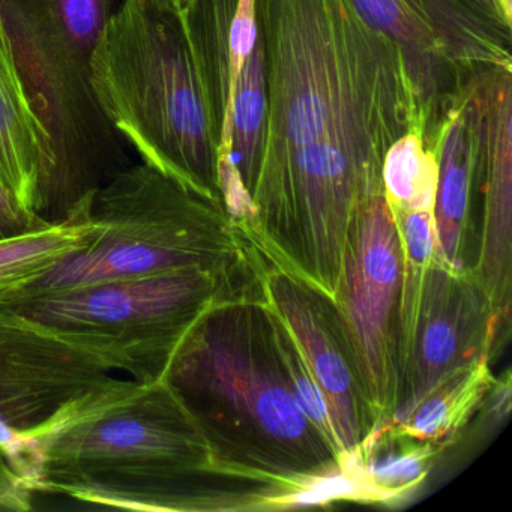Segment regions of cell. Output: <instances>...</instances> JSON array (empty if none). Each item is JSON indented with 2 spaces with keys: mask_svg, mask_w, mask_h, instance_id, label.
Segmentation results:
<instances>
[{
  "mask_svg": "<svg viewBox=\"0 0 512 512\" xmlns=\"http://www.w3.org/2000/svg\"><path fill=\"white\" fill-rule=\"evenodd\" d=\"M266 130L248 230L283 268L334 295L353 221L383 194L400 137L418 134L400 50L349 0H256Z\"/></svg>",
  "mask_w": 512,
  "mask_h": 512,
  "instance_id": "obj_1",
  "label": "cell"
},
{
  "mask_svg": "<svg viewBox=\"0 0 512 512\" xmlns=\"http://www.w3.org/2000/svg\"><path fill=\"white\" fill-rule=\"evenodd\" d=\"M163 382L211 449L215 469L310 506L320 482L341 473L337 446L293 397L278 358L263 287L212 304L179 344Z\"/></svg>",
  "mask_w": 512,
  "mask_h": 512,
  "instance_id": "obj_2",
  "label": "cell"
},
{
  "mask_svg": "<svg viewBox=\"0 0 512 512\" xmlns=\"http://www.w3.org/2000/svg\"><path fill=\"white\" fill-rule=\"evenodd\" d=\"M34 491L130 511H271L278 499L215 469L163 380H118L86 401L41 445Z\"/></svg>",
  "mask_w": 512,
  "mask_h": 512,
  "instance_id": "obj_3",
  "label": "cell"
},
{
  "mask_svg": "<svg viewBox=\"0 0 512 512\" xmlns=\"http://www.w3.org/2000/svg\"><path fill=\"white\" fill-rule=\"evenodd\" d=\"M91 82L143 163L221 203L217 143L179 2L119 0L92 53Z\"/></svg>",
  "mask_w": 512,
  "mask_h": 512,
  "instance_id": "obj_4",
  "label": "cell"
},
{
  "mask_svg": "<svg viewBox=\"0 0 512 512\" xmlns=\"http://www.w3.org/2000/svg\"><path fill=\"white\" fill-rule=\"evenodd\" d=\"M119 0H0L14 59L52 145L55 169L41 220L79 217L98 188L130 166L101 112L91 59Z\"/></svg>",
  "mask_w": 512,
  "mask_h": 512,
  "instance_id": "obj_5",
  "label": "cell"
},
{
  "mask_svg": "<svg viewBox=\"0 0 512 512\" xmlns=\"http://www.w3.org/2000/svg\"><path fill=\"white\" fill-rule=\"evenodd\" d=\"M88 218L94 226L89 241L14 298L191 269L224 274L253 256L250 236L235 227L221 203L146 163L125 167L98 188Z\"/></svg>",
  "mask_w": 512,
  "mask_h": 512,
  "instance_id": "obj_6",
  "label": "cell"
},
{
  "mask_svg": "<svg viewBox=\"0 0 512 512\" xmlns=\"http://www.w3.org/2000/svg\"><path fill=\"white\" fill-rule=\"evenodd\" d=\"M257 287L254 247L250 262L224 274L191 269L76 284L10 299L0 310L26 317L110 371L148 385L163 380L179 344L212 304Z\"/></svg>",
  "mask_w": 512,
  "mask_h": 512,
  "instance_id": "obj_7",
  "label": "cell"
},
{
  "mask_svg": "<svg viewBox=\"0 0 512 512\" xmlns=\"http://www.w3.org/2000/svg\"><path fill=\"white\" fill-rule=\"evenodd\" d=\"M503 316L472 271L436 259L406 263L392 353V403L401 424L419 401L457 371L491 358Z\"/></svg>",
  "mask_w": 512,
  "mask_h": 512,
  "instance_id": "obj_8",
  "label": "cell"
},
{
  "mask_svg": "<svg viewBox=\"0 0 512 512\" xmlns=\"http://www.w3.org/2000/svg\"><path fill=\"white\" fill-rule=\"evenodd\" d=\"M118 380L49 329L0 310V449L32 491L44 440Z\"/></svg>",
  "mask_w": 512,
  "mask_h": 512,
  "instance_id": "obj_9",
  "label": "cell"
},
{
  "mask_svg": "<svg viewBox=\"0 0 512 512\" xmlns=\"http://www.w3.org/2000/svg\"><path fill=\"white\" fill-rule=\"evenodd\" d=\"M404 272L397 221L380 194L350 227L332 295L377 421L391 412L392 353Z\"/></svg>",
  "mask_w": 512,
  "mask_h": 512,
  "instance_id": "obj_10",
  "label": "cell"
},
{
  "mask_svg": "<svg viewBox=\"0 0 512 512\" xmlns=\"http://www.w3.org/2000/svg\"><path fill=\"white\" fill-rule=\"evenodd\" d=\"M256 247L266 302L292 332L325 395L335 442L343 457L364 442L377 418L337 305L328 293L278 265L259 245Z\"/></svg>",
  "mask_w": 512,
  "mask_h": 512,
  "instance_id": "obj_11",
  "label": "cell"
},
{
  "mask_svg": "<svg viewBox=\"0 0 512 512\" xmlns=\"http://www.w3.org/2000/svg\"><path fill=\"white\" fill-rule=\"evenodd\" d=\"M481 175L482 217L475 275L509 317L512 284V71L478 77L467 92Z\"/></svg>",
  "mask_w": 512,
  "mask_h": 512,
  "instance_id": "obj_12",
  "label": "cell"
},
{
  "mask_svg": "<svg viewBox=\"0 0 512 512\" xmlns=\"http://www.w3.org/2000/svg\"><path fill=\"white\" fill-rule=\"evenodd\" d=\"M353 10L403 56L416 106L419 139L434 152L440 131L475 80L452 64L412 0H349Z\"/></svg>",
  "mask_w": 512,
  "mask_h": 512,
  "instance_id": "obj_13",
  "label": "cell"
},
{
  "mask_svg": "<svg viewBox=\"0 0 512 512\" xmlns=\"http://www.w3.org/2000/svg\"><path fill=\"white\" fill-rule=\"evenodd\" d=\"M434 154L439 164L433 209L439 257L451 268L473 272L481 238L482 193L466 95L446 119Z\"/></svg>",
  "mask_w": 512,
  "mask_h": 512,
  "instance_id": "obj_14",
  "label": "cell"
},
{
  "mask_svg": "<svg viewBox=\"0 0 512 512\" xmlns=\"http://www.w3.org/2000/svg\"><path fill=\"white\" fill-rule=\"evenodd\" d=\"M53 169L49 134L35 112L0 17V181L23 209L41 218Z\"/></svg>",
  "mask_w": 512,
  "mask_h": 512,
  "instance_id": "obj_15",
  "label": "cell"
},
{
  "mask_svg": "<svg viewBox=\"0 0 512 512\" xmlns=\"http://www.w3.org/2000/svg\"><path fill=\"white\" fill-rule=\"evenodd\" d=\"M467 80L512 71V14L500 0H412Z\"/></svg>",
  "mask_w": 512,
  "mask_h": 512,
  "instance_id": "obj_16",
  "label": "cell"
},
{
  "mask_svg": "<svg viewBox=\"0 0 512 512\" xmlns=\"http://www.w3.org/2000/svg\"><path fill=\"white\" fill-rule=\"evenodd\" d=\"M442 448L380 419L364 442L341 457L358 502L391 503L415 493L433 470Z\"/></svg>",
  "mask_w": 512,
  "mask_h": 512,
  "instance_id": "obj_17",
  "label": "cell"
},
{
  "mask_svg": "<svg viewBox=\"0 0 512 512\" xmlns=\"http://www.w3.org/2000/svg\"><path fill=\"white\" fill-rule=\"evenodd\" d=\"M239 0H181L182 20L218 148V170L232 148V28Z\"/></svg>",
  "mask_w": 512,
  "mask_h": 512,
  "instance_id": "obj_18",
  "label": "cell"
},
{
  "mask_svg": "<svg viewBox=\"0 0 512 512\" xmlns=\"http://www.w3.org/2000/svg\"><path fill=\"white\" fill-rule=\"evenodd\" d=\"M490 361L491 358L479 359L440 382L401 424L395 425L409 436L439 448L451 445L475 413L481 410L496 379Z\"/></svg>",
  "mask_w": 512,
  "mask_h": 512,
  "instance_id": "obj_19",
  "label": "cell"
},
{
  "mask_svg": "<svg viewBox=\"0 0 512 512\" xmlns=\"http://www.w3.org/2000/svg\"><path fill=\"white\" fill-rule=\"evenodd\" d=\"M94 226L85 214L35 232L0 239V305L43 278L65 256L83 247Z\"/></svg>",
  "mask_w": 512,
  "mask_h": 512,
  "instance_id": "obj_20",
  "label": "cell"
},
{
  "mask_svg": "<svg viewBox=\"0 0 512 512\" xmlns=\"http://www.w3.org/2000/svg\"><path fill=\"white\" fill-rule=\"evenodd\" d=\"M383 194L389 208L433 211L439 164L418 134L400 137L386 152L382 169Z\"/></svg>",
  "mask_w": 512,
  "mask_h": 512,
  "instance_id": "obj_21",
  "label": "cell"
},
{
  "mask_svg": "<svg viewBox=\"0 0 512 512\" xmlns=\"http://www.w3.org/2000/svg\"><path fill=\"white\" fill-rule=\"evenodd\" d=\"M272 313H274L275 346H277L278 358H280L281 367L286 374L287 383L292 389L293 397L298 401L305 416L337 446L325 395H323L313 371L308 367L292 332L284 325L283 320L274 310Z\"/></svg>",
  "mask_w": 512,
  "mask_h": 512,
  "instance_id": "obj_22",
  "label": "cell"
},
{
  "mask_svg": "<svg viewBox=\"0 0 512 512\" xmlns=\"http://www.w3.org/2000/svg\"><path fill=\"white\" fill-rule=\"evenodd\" d=\"M391 211L397 221L406 263L428 265L440 259L433 211H401L392 208Z\"/></svg>",
  "mask_w": 512,
  "mask_h": 512,
  "instance_id": "obj_23",
  "label": "cell"
},
{
  "mask_svg": "<svg viewBox=\"0 0 512 512\" xmlns=\"http://www.w3.org/2000/svg\"><path fill=\"white\" fill-rule=\"evenodd\" d=\"M52 224L23 209L0 181V239L46 229Z\"/></svg>",
  "mask_w": 512,
  "mask_h": 512,
  "instance_id": "obj_24",
  "label": "cell"
},
{
  "mask_svg": "<svg viewBox=\"0 0 512 512\" xmlns=\"http://www.w3.org/2000/svg\"><path fill=\"white\" fill-rule=\"evenodd\" d=\"M34 494L0 449V511H31Z\"/></svg>",
  "mask_w": 512,
  "mask_h": 512,
  "instance_id": "obj_25",
  "label": "cell"
},
{
  "mask_svg": "<svg viewBox=\"0 0 512 512\" xmlns=\"http://www.w3.org/2000/svg\"><path fill=\"white\" fill-rule=\"evenodd\" d=\"M500 4L503 5V8H505L509 14H512V0H500Z\"/></svg>",
  "mask_w": 512,
  "mask_h": 512,
  "instance_id": "obj_26",
  "label": "cell"
},
{
  "mask_svg": "<svg viewBox=\"0 0 512 512\" xmlns=\"http://www.w3.org/2000/svg\"><path fill=\"white\" fill-rule=\"evenodd\" d=\"M176 2H181V0H176Z\"/></svg>",
  "mask_w": 512,
  "mask_h": 512,
  "instance_id": "obj_27",
  "label": "cell"
}]
</instances>
